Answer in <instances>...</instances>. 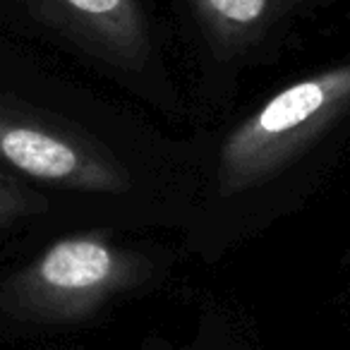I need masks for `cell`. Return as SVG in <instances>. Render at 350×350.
I'll use <instances>...</instances> for the list:
<instances>
[{
  "mask_svg": "<svg viewBox=\"0 0 350 350\" xmlns=\"http://www.w3.org/2000/svg\"><path fill=\"white\" fill-rule=\"evenodd\" d=\"M0 161L34 180L89 195H122L127 168L96 142L15 103L0 101Z\"/></svg>",
  "mask_w": 350,
  "mask_h": 350,
  "instance_id": "cell-3",
  "label": "cell"
},
{
  "mask_svg": "<svg viewBox=\"0 0 350 350\" xmlns=\"http://www.w3.org/2000/svg\"><path fill=\"white\" fill-rule=\"evenodd\" d=\"M108 65L142 70L149 63L151 36L139 0H17Z\"/></svg>",
  "mask_w": 350,
  "mask_h": 350,
  "instance_id": "cell-4",
  "label": "cell"
},
{
  "mask_svg": "<svg viewBox=\"0 0 350 350\" xmlns=\"http://www.w3.org/2000/svg\"><path fill=\"white\" fill-rule=\"evenodd\" d=\"M348 111L350 63L281 89L226 137L216 170L219 192L233 197L262 185Z\"/></svg>",
  "mask_w": 350,
  "mask_h": 350,
  "instance_id": "cell-1",
  "label": "cell"
},
{
  "mask_svg": "<svg viewBox=\"0 0 350 350\" xmlns=\"http://www.w3.org/2000/svg\"><path fill=\"white\" fill-rule=\"evenodd\" d=\"M137 252L103 233L55 240L0 288V310L29 321H79L146 276Z\"/></svg>",
  "mask_w": 350,
  "mask_h": 350,
  "instance_id": "cell-2",
  "label": "cell"
},
{
  "mask_svg": "<svg viewBox=\"0 0 350 350\" xmlns=\"http://www.w3.org/2000/svg\"><path fill=\"white\" fill-rule=\"evenodd\" d=\"M49 202L36 195L31 187L22 180L0 170V228L15 224L27 216H34L46 211Z\"/></svg>",
  "mask_w": 350,
  "mask_h": 350,
  "instance_id": "cell-6",
  "label": "cell"
},
{
  "mask_svg": "<svg viewBox=\"0 0 350 350\" xmlns=\"http://www.w3.org/2000/svg\"><path fill=\"white\" fill-rule=\"evenodd\" d=\"M202 29L224 51H240L257 41L302 0H190Z\"/></svg>",
  "mask_w": 350,
  "mask_h": 350,
  "instance_id": "cell-5",
  "label": "cell"
}]
</instances>
